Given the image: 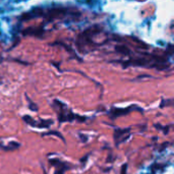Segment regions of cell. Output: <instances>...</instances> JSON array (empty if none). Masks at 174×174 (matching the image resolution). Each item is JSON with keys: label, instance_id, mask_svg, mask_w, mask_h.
I'll use <instances>...</instances> for the list:
<instances>
[{"label": "cell", "instance_id": "cell-1", "mask_svg": "<svg viewBox=\"0 0 174 174\" xmlns=\"http://www.w3.org/2000/svg\"><path fill=\"white\" fill-rule=\"evenodd\" d=\"M68 10L64 7H56L50 8L48 10H44V15L43 17L47 19L48 21H54V19H59L64 17L67 14Z\"/></svg>", "mask_w": 174, "mask_h": 174}, {"label": "cell", "instance_id": "cell-2", "mask_svg": "<svg viewBox=\"0 0 174 174\" xmlns=\"http://www.w3.org/2000/svg\"><path fill=\"white\" fill-rule=\"evenodd\" d=\"M57 104H58V108H59V111H58V113H59V121H71L73 120L75 118V116L72 114L71 112H68L67 109H65L64 105H62L61 103L57 102V101H55Z\"/></svg>", "mask_w": 174, "mask_h": 174}, {"label": "cell", "instance_id": "cell-3", "mask_svg": "<svg viewBox=\"0 0 174 174\" xmlns=\"http://www.w3.org/2000/svg\"><path fill=\"white\" fill-rule=\"evenodd\" d=\"M129 135V130L128 129H116L114 131V140L115 144L119 145L120 143H122L128 138Z\"/></svg>", "mask_w": 174, "mask_h": 174}, {"label": "cell", "instance_id": "cell-4", "mask_svg": "<svg viewBox=\"0 0 174 174\" xmlns=\"http://www.w3.org/2000/svg\"><path fill=\"white\" fill-rule=\"evenodd\" d=\"M43 31L42 28H28L26 30L22 31V34L24 35H29V36H35V37H42Z\"/></svg>", "mask_w": 174, "mask_h": 174}, {"label": "cell", "instance_id": "cell-5", "mask_svg": "<svg viewBox=\"0 0 174 174\" xmlns=\"http://www.w3.org/2000/svg\"><path fill=\"white\" fill-rule=\"evenodd\" d=\"M131 110V107L127 109H116V108H113L110 112V116L111 117H116V116H120V115H124L125 113L129 112Z\"/></svg>", "mask_w": 174, "mask_h": 174}, {"label": "cell", "instance_id": "cell-6", "mask_svg": "<svg viewBox=\"0 0 174 174\" xmlns=\"http://www.w3.org/2000/svg\"><path fill=\"white\" fill-rule=\"evenodd\" d=\"M115 49H116V51H117L118 53H120L122 55H129L130 53H131V51H130L125 45H117L115 47Z\"/></svg>", "mask_w": 174, "mask_h": 174}, {"label": "cell", "instance_id": "cell-7", "mask_svg": "<svg viewBox=\"0 0 174 174\" xmlns=\"http://www.w3.org/2000/svg\"><path fill=\"white\" fill-rule=\"evenodd\" d=\"M126 168H127V165H123L122 168H121V174H126Z\"/></svg>", "mask_w": 174, "mask_h": 174}]
</instances>
